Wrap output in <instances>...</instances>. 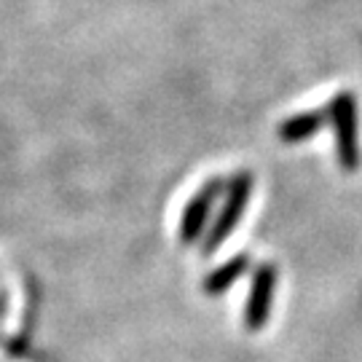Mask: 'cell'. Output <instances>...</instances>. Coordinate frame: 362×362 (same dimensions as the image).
<instances>
[{
	"mask_svg": "<svg viewBox=\"0 0 362 362\" xmlns=\"http://www.w3.org/2000/svg\"><path fill=\"white\" fill-rule=\"evenodd\" d=\"M247 266H250V255H236V258H231L226 266H220L218 272H212L207 279H204V293H207V296L226 293V290L247 272Z\"/></svg>",
	"mask_w": 362,
	"mask_h": 362,
	"instance_id": "cell-6",
	"label": "cell"
},
{
	"mask_svg": "<svg viewBox=\"0 0 362 362\" xmlns=\"http://www.w3.org/2000/svg\"><path fill=\"white\" fill-rule=\"evenodd\" d=\"M325 124H327V113L325 110H306V113H296V116H290L287 121H282L276 134H279L282 143L296 145L314 137Z\"/></svg>",
	"mask_w": 362,
	"mask_h": 362,
	"instance_id": "cell-5",
	"label": "cell"
},
{
	"mask_svg": "<svg viewBox=\"0 0 362 362\" xmlns=\"http://www.w3.org/2000/svg\"><path fill=\"white\" fill-rule=\"evenodd\" d=\"M274 287H276V269L274 263H260L255 274H252V287H250V298H247L245 309V327L247 330H260L269 322L274 300Z\"/></svg>",
	"mask_w": 362,
	"mask_h": 362,
	"instance_id": "cell-3",
	"label": "cell"
},
{
	"mask_svg": "<svg viewBox=\"0 0 362 362\" xmlns=\"http://www.w3.org/2000/svg\"><path fill=\"white\" fill-rule=\"evenodd\" d=\"M250 194H252V175H250V172H242V175L231 177L226 207H223V212L218 215V220H215V226H212V231H209V236H207V242H204V255H207V258L231 236L233 228L239 226V220L245 215L247 202H250Z\"/></svg>",
	"mask_w": 362,
	"mask_h": 362,
	"instance_id": "cell-2",
	"label": "cell"
},
{
	"mask_svg": "<svg viewBox=\"0 0 362 362\" xmlns=\"http://www.w3.org/2000/svg\"><path fill=\"white\" fill-rule=\"evenodd\" d=\"M327 121L336 132L338 161L344 172H357L362 161L360 153V116H357V100L351 91H338L333 103L327 105Z\"/></svg>",
	"mask_w": 362,
	"mask_h": 362,
	"instance_id": "cell-1",
	"label": "cell"
},
{
	"mask_svg": "<svg viewBox=\"0 0 362 362\" xmlns=\"http://www.w3.org/2000/svg\"><path fill=\"white\" fill-rule=\"evenodd\" d=\"M223 185H226V182L220 180V177L218 180H209L207 185L188 202V207H185L182 220H180V242L182 245H194L196 239H199V233H202L204 223H207L209 209H212V204H215L218 194L223 191Z\"/></svg>",
	"mask_w": 362,
	"mask_h": 362,
	"instance_id": "cell-4",
	"label": "cell"
}]
</instances>
